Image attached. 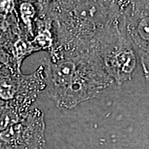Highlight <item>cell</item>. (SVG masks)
<instances>
[{
	"instance_id": "52a82bcc",
	"label": "cell",
	"mask_w": 149,
	"mask_h": 149,
	"mask_svg": "<svg viewBox=\"0 0 149 149\" xmlns=\"http://www.w3.org/2000/svg\"><path fill=\"white\" fill-rule=\"evenodd\" d=\"M0 8L5 13L8 14L12 13L15 8V1H1Z\"/></svg>"
},
{
	"instance_id": "277c9868",
	"label": "cell",
	"mask_w": 149,
	"mask_h": 149,
	"mask_svg": "<svg viewBox=\"0 0 149 149\" xmlns=\"http://www.w3.org/2000/svg\"><path fill=\"white\" fill-rule=\"evenodd\" d=\"M128 38L149 80V1H122Z\"/></svg>"
},
{
	"instance_id": "6da1fadb",
	"label": "cell",
	"mask_w": 149,
	"mask_h": 149,
	"mask_svg": "<svg viewBox=\"0 0 149 149\" xmlns=\"http://www.w3.org/2000/svg\"><path fill=\"white\" fill-rule=\"evenodd\" d=\"M42 6L53 22L52 51L97 52L102 39L122 10V1H46Z\"/></svg>"
},
{
	"instance_id": "5b68a950",
	"label": "cell",
	"mask_w": 149,
	"mask_h": 149,
	"mask_svg": "<svg viewBox=\"0 0 149 149\" xmlns=\"http://www.w3.org/2000/svg\"><path fill=\"white\" fill-rule=\"evenodd\" d=\"M21 73L18 77H11L10 76L1 77L0 79V97L4 100H10L18 97V100L20 97L22 86Z\"/></svg>"
},
{
	"instance_id": "8992f818",
	"label": "cell",
	"mask_w": 149,
	"mask_h": 149,
	"mask_svg": "<svg viewBox=\"0 0 149 149\" xmlns=\"http://www.w3.org/2000/svg\"><path fill=\"white\" fill-rule=\"evenodd\" d=\"M19 3L20 17L26 27V32L30 36L34 37L33 29V21L36 15L37 9V3L32 1H21Z\"/></svg>"
},
{
	"instance_id": "7a4b0ae2",
	"label": "cell",
	"mask_w": 149,
	"mask_h": 149,
	"mask_svg": "<svg viewBox=\"0 0 149 149\" xmlns=\"http://www.w3.org/2000/svg\"><path fill=\"white\" fill-rule=\"evenodd\" d=\"M98 54L106 71L113 81L122 84L131 79L137 66V53L126 32L123 8L99 44Z\"/></svg>"
},
{
	"instance_id": "3957f363",
	"label": "cell",
	"mask_w": 149,
	"mask_h": 149,
	"mask_svg": "<svg viewBox=\"0 0 149 149\" xmlns=\"http://www.w3.org/2000/svg\"><path fill=\"white\" fill-rule=\"evenodd\" d=\"M113 81L97 52L81 51L76 73L56 106L61 109H72L95 97L110 86Z\"/></svg>"
}]
</instances>
